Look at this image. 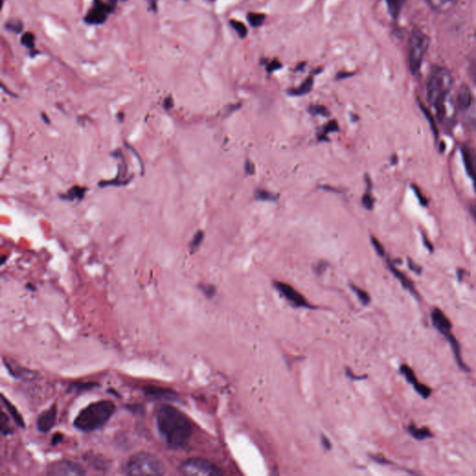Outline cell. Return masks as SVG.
I'll return each instance as SVG.
<instances>
[{
	"mask_svg": "<svg viewBox=\"0 0 476 476\" xmlns=\"http://www.w3.org/2000/svg\"><path fill=\"white\" fill-rule=\"evenodd\" d=\"M157 430L163 441L172 449L187 446L192 426L183 412L170 405H159L156 410Z\"/></svg>",
	"mask_w": 476,
	"mask_h": 476,
	"instance_id": "cell-1",
	"label": "cell"
},
{
	"mask_svg": "<svg viewBox=\"0 0 476 476\" xmlns=\"http://www.w3.org/2000/svg\"><path fill=\"white\" fill-rule=\"evenodd\" d=\"M453 84L450 72L445 67L436 66L427 79L426 92L428 101L435 107L437 118L443 121L446 117V101Z\"/></svg>",
	"mask_w": 476,
	"mask_h": 476,
	"instance_id": "cell-2",
	"label": "cell"
},
{
	"mask_svg": "<svg viewBox=\"0 0 476 476\" xmlns=\"http://www.w3.org/2000/svg\"><path fill=\"white\" fill-rule=\"evenodd\" d=\"M116 412V405L110 400L93 402L83 408L74 421V426L82 431L99 430L110 421Z\"/></svg>",
	"mask_w": 476,
	"mask_h": 476,
	"instance_id": "cell-3",
	"label": "cell"
},
{
	"mask_svg": "<svg viewBox=\"0 0 476 476\" xmlns=\"http://www.w3.org/2000/svg\"><path fill=\"white\" fill-rule=\"evenodd\" d=\"M123 471L127 475H163L165 466L151 453L138 452L127 460Z\"/></svg>",
	"mask_w": 476,
	"mask_h": 476,
	"instance_id": "cell-4",
	"label": "cell"
},
{
	"mask_svg": "<svg viewBox=\"0 0 476 476\" xmlns=\"http://www.w3.org/2000/svg\"><path fill=\"white\" fill-rule=\"evenodd\" d=\"M430 45V39L424 32L421 30L413 31L409 42H408V51H407V60L408 68L411 74L416 75L421 70L422 62L424 60L428 48Z\"/></svg>",
	"mask_w": 476,
	"mask_h": 476,
	"instance_id": "cell-5",
	"label": "cell"
},
{
	"mask_svg": "<svg viewBox=\"0 0 476 476\" xmlns=\"http://www.w3.org/2000/svg\"><path fill=\"white\" fill-rule=\"evenodd\" d=\"M178 471L187 476L223 475V471L212 462L202 458H190L183 461Z\"/></svg>",
	"mask_w": 476,
	"mask_h": 476,
	"instance_id": "cell-6",
	"label": "cell"
},
{
	"mask_svg": "<svg viewBox=\"0 0 476 476\" xmlns=\"http://www.w3.org/2000/svg\"><path fill=\"white\" fill-rule=\"evenodd\" d=\"M47 474L55 476L85 475L86 471L83 467L71 461H59L49 467Z\"/></svg>",
	"mask_w": 476,
	"mask_h": 476,
	"instance_id": "cell-7",
	"label": "cell"
},
{
	"mask_svg": "<svg viewBox=\"0 0 476 476\" xmlns=\"http://www.w3.org/2000/svg\"><path fill=\"white\" fill-rule=\"evenodd\" d=\"M274 287L290 304H293L294 306L311 308V305L304 296L289 284H286L283 282H274Z\"/></svg>",
	"mask_w": 476,
	"mask_h": 476,
	"instance_id": "cell-8",
	"label": "cell"
},
{
	"mask_svg": "<svg viewBox=\"0 0 476 476\" xmlns=\"http://www.w3.org/2000/svg\"><path fill=\"white\" fill-rule=\"evenodd\" d=\"M430 320L435 329L443 335L446 339L453 335L450 320L442 310L439 308H435L432 310L430 313Z\"/></svg>",
	"mask_w": 476,
	"mask_h": 476,
	"instance_id": "cell-9",
	"label": "cell"
},
{
	"mask_svg": "<svg viewBox=\"0 0 476 476\" xmlns=\"http://www.w3.org/2000/svg\"><path fill=\"white\" fill-rule=\"evenodd\" d=\"M461 157L468 176L471 178L476 192V152L468 145L461 147Z\"/></svg>",
	"mask_w": 476,
	"mask_h": 476,
	"instance_id": "cell-10",
	"label": "cell"
},
{
	"mask_svg": "<svg viewBox=\"0 0 476 476\" xmlns=\"http://www.w3.org/2000/svg\"><path fill=\"white\" fill-rule=\"evenodd\" d=\"M57 420V405L56 404L51 405L47 410L43 411L38 416L36 421L37 430L40 432H48L54 427Z\"/></svg>",
	"mask_w": 476,
	"mask_h": 476,
	"instance_id": "cell-11",
	"label": "cell"
},
{
	"mask_svg": "<svg viewBox=\"0 0 476 476\" xmlns=\"http://www.w3.org/2000/svg\"><path fill=\"white\" fill-rule=\"evenodd\" d=\"M143 393L149 398L157 400L171 401L177 398V393L168 388L157 386H146L143 388Z\"/></svg>",
	"mask_w": 476,
	"mask_h": 476,
	"instance_id": "cell-12",
	"label": "cell"
},
{
	"mask_svg": "<svg viewBox=\"0 0 476 476\" xmlns=\"http://www.w3.org/2000/svg\"><path fill=\"white\" fill-rule=\"evenodd\" d=\"M111 10V7L101 4L98 1L95 7L89 11L85 20L89 24H96V25L102 24L104 20H106L107 14Z\"/></svg>",
	"mask_w": 476,
	"mask_h": 476,
	"instance_id": "cell-13",
	"label": "cell"
},
{
	"mask_svg": "<svg viewBox=\"0 0 476 476\" xmlns=\"http://www.w3.org/2000/svg\"><path fill=\"white\" fill-rule=\"evenodd\" d=\"M388 266H389L391 272L395 275V278L397 279V280L400 282L402 287H403L404 289H406L412 296H414L416 299H420L421 296H420V294L418 292V290L416 289L415 286H414L413 282L411 281L410 279L408 278L404 273H402L401 271H399L398 269L396 268L395 265H394V264H392L390 261H388Z\"/></svg>",
	"mask_w": 476,
	"mask_h": 476,
	"instance_id": "cell-14",
	"label": "cell"
},
{
	"mask_svg": "<svg viewBox=\"0 0 476 476\" xmlns=\"http://www.w3.org/2000/svg\"><path fill=\"white\" fill-rule=\"evenodd\" d=\"M472 102V96L470 89L468 86H461L457 96V105L461 111H467L470 109Z\"/></svg>",
	"mask_w": 476,
	"mask_h": 476,
	"instance_id": "cell-15",
	"label": "cell"
},
{
	"mask_svg": "<svg viewBox=\"0 0 476 476\" xmlns=\"http://www.w3.org/2000/svg\"><path fill=\"white\" fill-rule=\"evenodd\" d=\"M430 9L436 10V12L446 13L452 10L456 5L458 0H426Z\"/></svg>",
	"mask_w": 476,
	"mask_h": 476,
	"instance_id": "cell-16",
	"label": "cell"
},
{
	"mask_svg": "<svg viewBox=\"0 0 476 476\" xmlns=\"http://www.w3.org/2000/svg\"><path fill=\"white\" fill-rule=\"evenodd\" d=\"M313 86H314V78L313 76H309L304 80V83L296 89L289 90L288 93L291 96H302L311 92Z\"/></svg>",
	"mask_w": 476,
	"mask_h": 476,
	"instance_id": "cell-17",
	"label": "cell"
},
{
	"mask_svg": "<svg viewBox=\"0 0 476 476\" xmlns=\"http://www.w3.org/2000/svg\"><path fill=\"white\" fill-rule=\"evenodd\" d=\"M408 432L410 434V436L413 438H415L416 440L418 441L425 440L427 438H430L434 436L428 428L426 427L418 428L417 426L413 425V424L408 426Z\"/></svg>",
	"mask_w": 476,
	"mask_h": 476,
	"instance_id": "cell-18",
	"label": "cell"
},
{
	"mask_svg": "<svg viewBox=\"0 0 476 476\" xmlns=\"http://www.w3.org/2000/svg\"><path fill=\"white\" fill-rule=\"evenodd\" d=\"M1 398H2V401H3V404L5 405L7 409L10 412V416L12 417L13 421H15L16 424L19 426V427H20V428H24V427L26 426L25 425V421H24L23 417H21L20 413H19V411L17 410V408L10 403V401L6 399L5 397H4V395H1Z\"/></svg>",
	"mask_w": 476,
	"mask_h": 476,
	"instance_id": "cell-19",
	"label": "cell"
},
{
	"mask_svg": "<svg viewBox=\"0 0 476 476\" xmlns=\"http://www.w3.org/2000/svg\"><path fill=\"white\" fill-rule=\"evenodd\" d=\"M386 3L392 18L396 19L400 15L402 9L405 5V0H386Z\"/></svg>",
	"mask_w": 476,
	"mask_h": 476,
	"instance_id": "cell-20",
	"label": "cell"
},
{
	"mask_svg": "<svg viewBox=\"0 0 476 476\" xmlns=\"http://www.w3.org/2000/svg\"><path fill=\"white\" fill-rule=\"evenodd\" d=\"M400 372L401 374L404 375L405 380H407L410 384L413 385V387L420 382V381L418 380V378H417V376L415 375L414 371L411 369L410 366L405 365V364H404V365H401Z\"/></svg>",
	"mask_w": 476,
	"mask_h": 476,
	"instance_id": "cell-21",
	"label": "cell"
},
{
	"mask_svg": "<svg viewBox=\"0 0 476 476\" xmlns=\"http://www.w3.org/2000/svg\"><path fill=\"white\" fill-rule=\"evenodd\" d=\"M248 20L249 25L252 27H258V26L264 25V20H265V14L250 12L248 14Z\"/></svg>",
	"mask_w": 476,
	"mask_h": 476,
	"instance_id": "cell-22",
	"label": "cell"
},
{
	"mask_svg": "<svg viewBox=\"0 0 476 476\" xmlns=\"http://www.w3.org/2000/svg\"><path fill=\"white\" fill-rule=\"evenodd\" d=\"M0 430L2 435L4 436H10L13 434V429L10 427V421L8 416L6 415L4 412L1 413V418H0Z\"/></svg>",
	"mask_w": 476,
	"mask_h": 476,
	"instance_id": "cell-23",
	"label": "cell"
},
{
	"mask_svg": "<svg viewBox=\"0 0 476 476\" xmlns=\"http://www.w3.org/2000/svg\"><path fill=\"white\" fill-rule=\"evenodd\" d=\"M255 198L261 201H274L277 199V197L273 194L272 192H268L264 189H257L255 191Z\"/></svg>",
	"mask_w": 476,
	"mask_h": 476,
	"instance_id": "cell-24",
	"label": "cell"
},
{
	"mask_svg": "<svg viewBox=\"0 0 476 476\" xmlns=\"http://www.w3.org/2000/svg\"><path fill=\"white\" fill-rule=\"evenodd\" d=\"M230 25L233 27V30H235V32L238 34V36H240L241 38L246 37L247 35H248V28H247V26L244 25L243 23H241V21H239V20H230Z\"/></svg>",
	"mask_w": 476,
	"mask_h": 476,
	"instance_id": "cell-25",
	"label": "cell"
},
{
	"mask_svg": "<svg viewBox=\"0 0 476 476\" xmlns=\"http://www.w3.org/2000/svg\"><path fill=\"white\" fill-rule=\"evenodd\" d=\"M97 385L98 384L93 382H76L70 385V391L81 393L83 391L91 390L92 388H95Z\"/></svg>",
	"mask_w": 476,
	"mask_h": 476,
	"instance_id": "cell-26",
	"label": "cell"
},
{
	"mask_svg": "<svg viewBox=\"0 0 476 476\" xmlns=\"http://www.w3.org/2000/svg\"><path fill=\"white\" fill-rule=\"evenodd\" d=\"M86 192V189L81 187L72 188L71 190L66 193V198L68 200H75L76 198L82 199Z\"/></svg>",
	"mask_w": 476,
	"mask_h": 476,
	"instance_id": "cell-27",
	"label": "cell"
},
{
	"mask_svg": "<svg viewBox=\"0 0 476 476\" xmlns=\"http://www.w3.org/2000/svg\"><path fill=\"white\" fill-rule=\"evenodd\" d=\"M308 111L313 116H324V117L330 116V111L328 110L327 107L323 106V105H311Z\"/></svg>",
	"mask_w": 476,
	"mask_h": 476,
	"instance_id": "cell-28",
	"label": "cell"
},
{
	"mask_svg": "<svg viewBox=\"0 0 476 476\" xmlns=\"http://www.w3.org/2000/svg\"><path fill=\"white\" fill-rule=\"evenodd\" d=\"M203 239H204V233L202 231H199L198 233L194 234V236L192 237V241L190 243V249L192 250V252L197 251L200 245L202 244Z\"/></svg>",
	"mask_w": 476,
	"mask_h": 476,
	"instance_id": "cell-29",
	"label": "cell"
},
{
	"mask_svg": "<svg viewBox=\"0 0 476 476\" xmlns=\"http://www.w3.org/2000/svg\"><path fill=\"white\" fill-rule=\"evenodd\" d=\"M414 389H415L416 392L421 395L422 398L424 399H427L430 397V395H431V390L430 388H429L427 385L422 384L421 382H419L418 384H416L414 386Z\"/></svg>",
	"mask_w": 476,
	"mask_h": 476,
	"instance_id": "cell-30",
	"label": "cell"
},
{
	"mask_svg": "<svg viewBox=\"0 0 476 476\" xmlns=\"http://www.w3.org/2000/svg\"><path fill=\"white\" fill-rule=\"evenodd\" d=\"M352 289L355 291V294L357 295V297L359 298L362 304H364V305H367V304H370V295H369V293H366L365 290L359 289V288H357V287H355V286H352Z\"/></svg>",
	"mask_w": 476,
	"mask_h": 476,
	"instance_id": "cell-31",
	"label": "cell"
},
{
	"mask_svg": "<svg viewBox=\"0 0 476 476\" xmlns=\"http://www.w3.org/2000/svg\"><path fill=\"white\" fill-rule=\"evenodd\" d=\"M6 28L9 31H12V32H15V33H20V31L23 30L24 28V26L23 24L20 23L19 20H10L7 21L6 24Z\"/></svg>",
	"mask_w": 476,
	"mask_h": 476,
	"instance_id": "cell-32",
	"label": "cell"
},
{
	"mask_svg": "<svg viewBox=\"0 0 476 476\" xmlns=\"http://www.w3.org/2000/svg\"><path fill=\"white\" fill-rule=\"evenodd\" d=\"M35 36L34 34H32L30 32H27L26 34H24V36L21 37V43L25 45V46L27 47V48H34V44H35Z\"/></svg>",
	"mask_w": 476,
	"mask_h": 476,
	"instance_id": "cell-33",
	"label": "cell"
},
{
	"mask_svg": "<svg viewBox=\"0 0 476 476\" xmlns=\"http://www.w3.org/2000/svg\"><path fill=\"white\" fill-rule=\"evenodd\" d=\"M370 240H371V243H372V246L375 248L376 252L379 254L380 256H384L385 250L384 247L382 246V244L380 243V241L375 237V236H372L370 237Z\"/></svg>",
	"mask_w": 476,
	"mask_h": 476,
	"instance_id": "cell-34",
	"label": "cell"
},
{
	"mask_svg": "<svg viewBox=\"0 0 476 476\" xmlns=\"http://www.w3.org/2000/svg\"><path fill=\"white\" fill-rule=\"evenodd\" d=\"M362 204L366 209H372L374 207V198L370 193L366 192L362 198Z\"/></svg>",
	"mask_w": 476,
	"mask_h": 476,
	"instance_id": "cell-35",
	"label": "cell"
},
{
	"mask_svg": "<svg viewBox=\"0 0 476 476\" xmlns=\"http://www.w3.org/2000/svg\"><path fill=\"white\" fill-rule=\"evenodd\" d=\"M339 131V125L336 120H332V121H330L326 126H324V129H323V132L324 134H328V133H330V132H336Z\"/></svg>",
	"mask_w": 476,
	"mask_h": 476,
	"instance_id": "cell-36",
	"label": "cell"
},
{
	"mask_svg": "<svg viewBox=\"0 0 476 476\" xmlns=\"http://www.w3.org/2000/svg\"><path fill=\"white\" fill-rule=\"evenodd\" d=\"M282 68V63L280 61H277V60H274V61L269 62L268 66L266 67L267 69V72L269 73H272V72L276 71V70H279Z\"/></svg>",
	"mask_w": 476,
	"mask_h": 476,
	"instance_id": "cell-37",
	"label": "cell"
},
{
	"mask_svg": "<svg viewBox=\"0 0 476 476\" xmlns=\"http://www.w3.org/2000/svg\"><path fill=\"white\" fill-rule=\"evenodd\" d=\"M407 264H408V267H409V269H410L412 272H414L415 274H421V273H422V268H421V266H420L419 264L414 263L410 258L407 259Z\"/></svg>",
	"mask_w": 476,
	"mask_h": 476,
	"instance_id": "cell-38",
	"label": "cell"
},
{
	"mask_svg": "<svg viewBox=\"0 0 476 476\" xmlns=\"http://www.w3.org/2000/svg\"><path fill=\"white\" fill-rule=\"evenodd\" d=\"M421 109H422L423 113L425 114V116L426 117H427V119H428V121L430 122V127H431L432 132H435V134L436 135V134H437V129H436V124H435V121H434L432 117H431V116H430V113L427 111L424 107H421Z\"/></svg>",
	"mask_w": 476,
	"mask_h": 476,
	"instance_id": "cell-39",
	"label": "cell"
},
{
	"mask_svg": "<svg viewBox=\"0 0 476 476\" xmlns=\"http://www.w3.org/2000/svg\"><path fill=\"white\" fill-rule=\"evenodd\" d=\"M200 289L205 293V295L208 296V297H212L213 295L215 294V289H214L213 286L205 285V286H201Z\"/></svg>",
	"mask_w": 476,
	"mask_h": 476,
	"instance_id": "cell-40",
	"label": "cell"
},
{
	"mask_svg": "<svg viewBox=\"0 0 476 476\" xmlns=\"http://www.w3.org/2000/svg\"><path fill=\"white\" fill-rule=\"evenodd\" d=\"M245 170H246V172L248 173V175H253L254 173H255V166L250 160H247L245 163Z\"/></svg>",
	"mask_w": 476,
	"mask_h": 476,
	"instance_id": "cell-41",
	"label": "cell"
},
{
	"mask_svg": "<svg viewBox=\"0 0 476 476\" xmlns=\"http://www.w3.org/2000/svg\"><path fill=\"white\" fill-rule=\"evenodd\" d=\"M62 440V435L61 434H55L53 437H52V441H51V444L53 446H55L57 444H59L61 441Z\"/></svg>",
	"mask_w": 476,
	"mask_h": 476,
	"instance_id": "cell-42",
	"label": "cell"
},
{
	"mask_svg": "<svg viewBox=\"0 0 476 476\" xmlns=\"http://www.w3.org/2000/svg\"><path fill=\"white\" fill-rule=\"evenodd\" d=\"M414 191H415L416 194H417V198H419V200H420L421 204H422L423 206H426L427 202H426L425 198L422 197V194H421V192H420V191H419V189H418V188H415V189H414Z\"/></svg>",
	"mask_w": 476,
	"mask_h": 476,
	"instance_id": "cell-43",
	"label": "cell"
},
{
	"mask_svg": "<svg viewBox=\"0 0 476 476\" xmlns=\"http://www.w3.org/2000/svg\"><path fill=\"white\" fill-rule=\"evenodd\" d=\"M321 441H322V444H323V446H324L326 449H330L331 444H330V441L326 436H322V440Z\"/></svg>",
	"mask_w": 476,
	"mask_h": 476,
	"instance_id": "cell-44",
	"label": "cell"
},
{
	"mask_svg": "<svg viewBox=\"0 0 476 476\" xmlns=\"http://www.w3.org/2000/svg\"><path fill=\"white\" fill-rule=\"evenodd\" d=\"M326 266H327V264H324V263H321V264H318V265L316 266V270H315L316 273H317V274L323 273L324 268H326Z\"/></svg>",
	"mask_w": 476,
	"mask_h": 476,
	"instance_id": "cell-45",
	"label": "cell"
},
{
	"mask_svg": "<svg viewBox=\"0 0 476 476\" xmlns=\"http://www.w3.org/2000/svg\"><path fill=\"white\" fill-rule=\"evenodd\" d=\"M354 75L353 73H346V72H343V73H339L338 74V79H343V78H346V77H349V76H352Z\"/></svg>",
	"mask_w": 476,
	"mask_h": 476,
	"instance_id": "cell-46",
	"label": "cell"
},
{
	"mask_svg": "<svg viewBox=\"0 0 476 476\" xmlns=\"http://www.w3.org/2000/svg\"><path fill=\"white\" fill-rule=\"evenodd\" d=\"M148 3L150 5V8L151 10H157V0H148Z\"/></svg>",
	"mask_w": 476,
	"mask_h": 476,
	"instance_id": "cell-47",
	"label": "cell"
},
{
	"mask_svg": "<svg viewBox=\"0 0 476 476\" xmlns=\"http://www.w3.org/2000/svg\"><path fill=\"white\" fill-rule=\"evenodd\" d=\"M165 107L167 109H169L172 107V99L171 98H167V100L165 101Z\"/></svg>",
	"mask_w": 476,
	"mask_h": 476,
	"instance_id": "cell-48",
	"label": "cell"
},
{
	"mask_svg": "<svg viewBox=\"0 0 476 476\" xmlns=\"http://www.w3.org/2000/svg\"><path fill=\"white\" fill-rule=\"evenodd\" d=\"M321 188H323V189H324V190H326V191H330V192H339V190H338V189H336V188L330 187V186H327V185H324V186H322V187Z\"/></svg>",
	"mask_w": 476,
	"mask_h": 476,
	"instance_id": "cell-49",
	"label": "cell"
},
{
	"mask_svg": "<svg viewBox=\"0 0 476 476\" xmlns=\"http://www.w3.org/2000/svg\"><path fill=\"white\" fill-rule=\"evenodd\" d=\"M396 162H397V157L394 156V157H392V164H395Z\"/></svg>",
	"mask_w": 476,
	"mask_h": 476,
	"instance_id": "cell-50",
	"label": "cell"
},
{
	"mask_svg": "<svg viewBox=\"0 0 476 476\" xmlns=\"http://www.w3.org/2000/svg\"><path fill=\"white\" fill-rule=\"evenodd\" d=\"M210 1H214V0H210Z\"/></svg>",
	"mask_w": 476,
	"mask_h": 476,
	"instance_id": "cell-51",
	"label": "cell"
}]
</instances>
